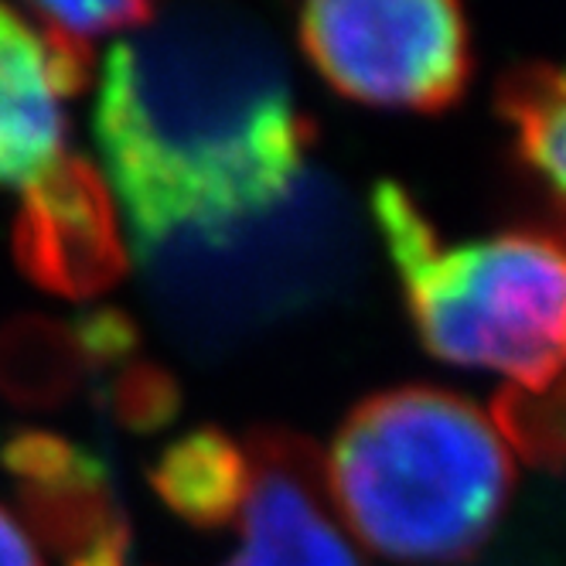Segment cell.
<instances>
[{
  "label": "cell",
  "mask_w": 566,
  "mask_h": 566,
  "mask_svg": "<svg viewBox=\"0 0 566 566\" xmlns=\"http://www.w3.org/2000/svg\"><path fill=\"white\" fill-rule=\"evenodd\" d=\"M311 137L280 45L239 8L178 4L106 55L96 144L140 253L270 216Z\"/></svg>",
  "instance_id": "obj_1"
},
{
  "label": "cell",
  "mask_w": 566,
  "mask_h": 566,
  "mask_svg": "<svg viewBox=\"0 0 566 566\" xmlns=\"http://www.w3.org/2000/svg\"><path fill=\"white\" fill-rule=\"evenodd\" d=\"M325 489L369 549L420 566L461 563L495 533L512 458L471 399L407 386L352 410L332 443Z\"/></svg>",
  "instance_id": "obj_2"
},
{
  "label": "cell",
  "mask_w": 566,
  "mask_h": 566,
  "mask_svg": "<svg viewBox=\"0 0 566 566\" xmlns=\"http://www.w3.org/2000/svg\"><path fill=\"white\" fill-rule=\"evenodd\" d=\"M373 212L423 345L454 366L546 392L563 361V253L543 232L448 247L399 185H379Z\"/></svg>",
  "instance_id": "obj_3"
},
{
  "label": "cell",
  "mask_w": 566,
  "mask_h": 566,
  "mask_svg": "<svg viewBox=\"0 0 566 566\" xmlns=\"http://www.w3.org/2000/svg\"><path fill=\"white\" fill-rule=\"evenodd\" d=\"M301 42L342 96L369 106L433 113L471 75L461 0H304Z\"/></svg>",
  "instance_id": "obj_4"
},
{
  "label": "cell",
  "mask_w": 566,
  "mask_h": 566,
  "mask_svg": "<svg viewBox=\"0 0 566 566\" xmlns=\"http://www.w3.org/2000/svg\"><path fill=\"white\" fill-rule=\"evenodd\" d=\"M242 448L247 489L232 518L242 543L226 566H361L307 440L266 430Z\"/></svg>",
  "instance_id": "obj_5"
},
{
  "label": "cell",
  "mask_w": 566,
  "mask_h": 566,
  "mask_svg": "<svg viewBox=\"0 0 566 566\" xmlns=\"http://www.w3.org/2000/svg\"><path fill=\"white\" fill-rule=\"evenodd\" d=\"M14 250L21 270L65 297L106 291L127 270L113 198L83 157L62 154L24 188Z\"/></svg>",
  "instance_id": "obj_6"
},
{
  "label": "cell",
  "mask_w": 566,
  "mask_h": 566,
  "mask_svg": "<svg viewBox=\"0 0 566 566\" xmlns=\"http://www.w3.org/2000/svg\"><path fill=\"white\" fill-rule=\"evenodd\" d=\"M4 464L62 566H127V525L96 458L49 433L8 443Z\"/></svg>",
  "instance_id": "obj_7"
},
{
  "label": "cell",
  "mask_w": 566,
  "mask_h": 566,
  "mask_svg": "<svg viewBox=\"0 0 566 566\" xmlns=\"http://www.w3.org/2000/svg\"><path fill=\"white\" fill-rule=\"evenodd\" d=\"M90 59L0 4V185L28 188L62 157L59 99L86 86Z\"/></svg>",
  "instance_id": "obj_8"
},
{
  "label": "cell",
  "mask_w": 566,
  "mask_h": 566,
  "mask_svg": "<svg viewBox=\"0 0 566 566\" xmlns=\"http://www.w3.org/2000/svg\"><path fill=\"white\" fill-rule=\"evenodd\" d=\"M154 489L191 525H232L247 489V448L219 430H195L160 454Z\"/></svg>",
  "instance_id": "obj_9"
},
{
  "label": "cell",
  "mask_w": 566,
  "mask_h": 566,
  "mask_svg": "<svg viewBox=\"0 0 566 566\" xmlns=\"http://www.w3.org/2000/svg\"><path fill=\"white\" fill-rule=\"evenodd\" d=\"M499 113L512 124L518 157L536 171L549 195H563V75L553 65L533 62L512 69L499 86Z\"/></svg>",
  "instance_id": "obj_10"
},
{
  "label": "cell",
  "mask_w": 566,
  "mask_h": 566,
  "mask_svg": "<svg viewBox=\"0 0 566 566\" xmlns=\"http://www.w3.org/2000/svg\"><path fill=\"white\" fill-rule=\"evenodd\" d=\"M495 430L512 440L533 464L559 468V392L556 386L546 392H530V389H509L495 402Z\"/></svg>",
  "instance_id": "obj_11"
},
{
  "label": "cell",
  "mask_w": 566,
  "mask_h": 566,
  "mask_svg": "<svg viewBox=\"0 0 566 566\" xmlns=\"http://www.w3.org/2000/svg\"><path fill=\"white\" fill-rule=\"evenodd\" d=\"M42 14L45 34L86 45L96 34L127 31L154 18V0H28ZM90 49V45H86Z\"/></svg>",
  "instance_id": "obj_12"
},
{
  "label": "cell",
  "mask_w": 566,
  "mask_h": 566,
  "mask_svg": "<svg viewBox=\"0 0 566 566\" xmlns=\"http://www.w3.org/2000/svg\"><path fill=\"white\" fill-rule=\"evenodd\" d=\"M0 566H45L24 522L0 505Z\"/></svg>",
  "instance_id": "obj_13"
}]
</instances>
